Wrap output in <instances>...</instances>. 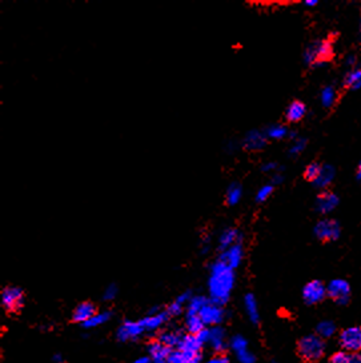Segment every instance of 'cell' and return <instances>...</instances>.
I'll return each mask as SVG.
<instances>
[{"label": "cell", "instance_id": "obj_1", "mask_svg": "<svg viewBox=\"0 0 361 363\" xmlns=\"http://www.w3.org/2000/svg\"><path fill=\"white\" fill-rule=\"evenodd\" d=\"M235 286V270L217 258L210 269L208 277V293L211 301L215 303L225 304L229 299Z\"/></svg>", "mask_w": 361, "mask_h": 363}, {"label": "cell", "instance_id": "obj_2", "mask_svg": "<svg viewBox=\"0 0 361 363\" xmlns=\"http://www.w3.org/2000/svg\"><path fill=\"white\" fill-rule=\"evenodd\" d=\"M297 354L305 363H317L325 355V342L319 335H305L297 342Z\"/></svg>", "mask_w": 361, "mask_h": 363}, {"label": "cell", "instance_id": "obj_3", "mask_svg": "<svg viewBox=\"0 0 361 363\" xmlns=\"http://www.w3.org/2000/svg\"><path fill=\"white\" fill-rule=\"evenodd\" d=\"M339 38L337 34H329L327 38L319 42V44L312 45L306 51V62L310 64H321V63L332 62L334 59V42Z\"/></svg>", "mask_w": 361, "mask_h": 363}, {"label": "cell", "instance_id": "obj_4", "mask_svg": "<svg viewBox=\"0 0 361 363\" xmlns=\"http://www.w3.org/2000/svg\"><path fill=\"white\" fill-rule=\"evenodd\" d=\"M339 343L348 354H358L361 351V327L352 326L340 332Z\"/></svg>", "mask_w": 361, "mask_h": 363}, {"label": "cell", "instance_id": "obj_5", "mask_svg": "<svg viewBox=\"0 0 361 363\" xmlns=\"http://www.w3.org/2000/svg\"><path fill=\"white\" fill-rule=\"evenodd\" d=\"M0 302L7 311L14 312L20 310L24 303V294L20 287L16 286H7L4 287L0 295Z\"/></svg>", "mask_w": 361, "mask_h": 363}, {"label": "cell", "instance_id": "obj_6", "mask_svg": "<svg viewBox=\"0 0 361 363\" xmlns=\"http://www.w3.org/2000/svg\"><path fill=\"white\" fill-rule=\"evenodd\" d=\"M340 225L337 223L334 219H324L317 223L316 228H315V234H316L317 239L320 240L323 245L325 243H330L336 240L340 235Z\"/></svg>", "mask_w": 361, "mask_h": 363}, {"label": "cell", "instance_id": "obj_7", "mask_svg": "<svg viewBox=\"0 0 361 363\" xmlns=\"http://www.w3.org/2000/svg\"><path fill=\"white\" fill-rule=\"evenodd\" d=\"M199 317L201 318L204 325L214 327V326H219L224 321L225 312L223 310V306L208 299V302L204 304V307L200 310Z\"/></svg>", "mask_w": 361, "mask_h": 363}, {"label": "cell", "instance_id": "obj_8", "mask_svg": "<svg viewBox=\"0 0 361 363\" xmlns=\"http://www.w3.org/2000/svg\"><path fill=\"white\" fill-rule=\"evenodd\" d=\"M328 297L327 286L321 280L313 279L304 286L303 299L306 304H317Z\"/></svg>", "mask_w": 361, "mask_h": 363}, {"label": "cell", "instance_id": "obj_9", "mask_svg": "<svg viewBox=\"0 0 361 363\" xmlns=\"http://www.w3.org/2000/svg\"><path fill=\"white\" fill-rule=\"evenodd\" d=\"M145 331L144 326L141 325V322H124L123 325L119 327L117 330V339L120 342H130V341H136L138 338H140Z\"/></svg>", "mask_w": 361, "mask_h": 363}, {"label": "cell", "instance_id": "obj_10", "mask_svg": "<svg viewBox=\"0 0 361 363\" xmlns=\"http://www.w3.org/2000/svg\"><path fill=\"white\" fill-rule=\"evenodd\" d=\"M203 346L204 345L201 343V341L197 338V335L189 334V335L183 336L182 342H180L177 350H180L188 360H195V359H199L200 350H201V347Z\"/></svg>", "mask_w": 361, "mask_h": 363}, {"label": "cell", "instance_id": "obj_11", "mask_svg": "<svg viewBox=\"0 0 361 363\" xmlns=\"http://www.w3.org/2000/svg\"><path fill=\"white\" fill-rule=\"evenodd\" d=\"M219 259L223 260L225 264L236 270L239 266L241 264L243 259H244V247H243V242L235 243L234 246H230L229 249H227L225 251L220 254Z\"/></svg>", "mask_w": 361, "mask_h": 363}, {"label": "cell", "instance_id": "obj_12", "mask_svg": "<svg viewBox=\"0 0 361 363\" xmlns=\"http://www.w3.org/2000/svg\"><path fill=\"white\" fill-rule=\"evenodd\" d=\"M328 297L334 302H343L347 301L349 295H351V287L349 284L343 279L332 280L329 286L327 287Z\"/></svg>", "mask_w": 361, "mask_h": 363}, {"label": "cell", "instance_id": "obj_13", "mask_svg": "<svg viewBox=\"0 0 361 363\" xmlns=\"http://www.w3.org/2000/svg\"><path fill=\"white\" fill-rule=\"evenodd\" d=\"M168 312L167 311H159V308L155 307L145 318L141 319V325L144 326L145 331H156L164 325L165 322L168 321Z\"/></svg>", "mask_w": 361, "mask_h": 363}, {"label": "cell", "instance_id": "obj_14", "mask_svg": "<svg viewBox=\"0 0 361 363\" xmlns=\"http://www.w3.org/2000/svg\"><path fill=\"white\" fill-rule=\"evenodd\" d=\"M306 115V106L301 101H293L288 104L286 112H284V119L288 125H295L303 120Z\"/></svg>", "mask_w": 361, "mask_h": 363}, {"label": "cell", "instance_id": "obj_15", "mask_svg": "<svg viewBox=\"0 0 361 363\" xmlns=\"http://www.w3.org/2000/svg\"><path fill=\"white\" fill-rule=\"evenodd\" d=\"M243 235L236 227H225L223 231L220 232L219 239H217V246L221 253L229 249L230 246H234L235 243L240 242Z\"/></svg>", "mask_w": 361, "mask_h": 363}, {"label": "cell", "instance_id": "obj_16", "mask_svg": "<svg viewBox=\"0 0 361 363\" xmlns=\"http://www.w3.org/2000/svg\"><path fill=\"white\" fill-rule=\"evenodd\" d=\"M96 306L91 302H83V303L78 304L72 312V319L73 322L82 323L84 325L86 322L90 321L93 315L96 314Z\"/></svg>", "mask_w": 361, "mask_h": 363}, {"label": "cell", "instance_id": "obj_17", "mask_svg": "<svg viewBox=\"0 0 361 363\" xmlns=\"http://www.w3.org/2000/svg\"><path fill=\"white\" fill-rule=\"evenodd\" d=\"M241 146L248 151H257L265 146V136L260 131L251 130L244 135L241 140Z\"/></svg>", "mask_w": 361, "mask_h": 363}, {"label": "cell", "instance_id": "obj_18", "mask_svg": "<svg viewBox=\"0 0 361 363\" xmlns=\"http://www.w3.org/2000/svg\"><path fill=\"white\" fill-rule=\"evenodd\" d=\"M208 345H210L216 353H223L224 350L227 349V336H225L224 329H221L220 326H214L212 329H210Z\"/></svg>", "mask_w": 361, "mask_h": 363}, {"label": "cell", "instance_id": "obj_19", "mask_svg": "<svg viewBox=\"0 0 361 363\" xmlns=\"http://www.w3.org/2000/svg\"><path fill=\"white\" fill-rule=\"evenodd\" d=\"M148 353H149V356L153 360V363H167L169 354H171V349L164 346L160 341H156V342H152L149 345Z\"/></svg>", "mask_w": 361, "mask_h": 363}, {"label": "cell", "instance_id": "obj_20", "mask_svg": "<svg viewBox=\"0 0 361 363\" xmlns=\"http://www.w3.org/2000/svg\"><path fill=\"white\" fill-rule=\"evenodd\" d=\"M243 197V187L239 182H232L228 184L227 190H225V203L228 206H236L239 202L241 201Z\"/></svg>", "mask_w": 361, "mask_h": 363}, {"label": "cell", "instance_id": "obj_21", "mask_svg": "<svg viewBox=\"0 0 361 363\" xmlns=\"http://www.w3.org/2000/svg\"><path fill=\"white\" fill-rule=\"evenodd\" d=\"M321 174H323V166L319 162H312L304 170L303 178L310 183H315L320 179Z\"/></svg>", "mask_w": 361, "mask_h": 363}, {"label": "cell", "instance_id": "obj_22", "mask_svg": "<svg viewBox=\"0 0 361 363\" xmlns=\"http://www.w3.org/2000/svg\"><path fill=\"white\" fill-rule=\"evenodd\" d=\"M183 336L180 335L179 332L176 331H164L160 334L159 341L167 346L168 349H173V347H179L180 342H182Z\"/></svg>", "mask_w": 361, "mask_h": 363}, {"label": "cell", "instance_id": "obj_23", "mask_svg": "<svg viewBox=\"0 0 361 363\" xmlns=\"http://www.w3.org/2000/svg\"><path fill=\"white\" fill-rule=\"evenodd\" d=\"M244 308L247 315L249 317L252 322H257L259 321V307H257V302H256V298L252 294H247L244 297Z\"/></svg>", "mask_w": 361, "mask_h": 363}, {"label": "cell", "instance_id": "obj_24", "mask_svg": "<svg viewBox=\"0 0 361 363\" xmlns=\"http://www.w3.org/2000/svg\"><path fill=\"white\" fill-rule=\"evenodd\" d=\"M330 199H332V201H333V199H337L336 195H334L333 192H330V191H324V192H321V194L317 197L319 210H320V211L327 212L336 206L337 202H330Z\"/></svg>", "mask_w": 361, "mask_h": 363}, {"label": "cell", "instance_id": "obj_25", "mask_svg": "<svg viewBox=\"0 0 361 363\" xmlns=\"http://www.w3.org/2000/svg\"><path fill=\"white\" fill-rule=\"evenodd\" d=\"M186 327L187 330L189 331V334H193V335H196V334H199L201 330L205 329V325L203 323V321H201V318H200L199 315H189L187 314L186 317Z\"/></svg>", "mask_w": 361, "mask_h": 363}, {"label": "cell", "instance_id": "obj_26", "mask_svg": "<svg viewBox=\"0 0 361 363\" xmlns=\"http://www.w3.org/2000/svg\"><path fill=\"white\" fill-rule=\"evenodd\" d=\"M111 317H112V314H111L110 311L96 312L90 321L86 322L83 326H84L86 329H96V327H99V326L107 323V322L111 319Z\"/></svg>", "mask_w": 361, "mask_h": 363}, {"label": "cell", "instance_id": "obj_27", "mask_svg": "<svg viewBox=\"0 0 361 363\" xmlns=\"http://www.w3.org/2000/svg\"><path fill=\"white\" fill-rule=\"evenodd\" d=\"M208 302V299L204 297H192V299L187 304V314L199 315L200 310L204 307V304Z\"/></svg>", "mask_w": 361, "mask_h": 363}, {"label": "cell", "instance_id": "obj_28", "mask_svg": "<svg viewBox=\"0 0 361 363\" xmlns=\"http://www.w3.org/2000/svg\"><path fill=\"white\" fill-rule=\"evenodd\" d=\"M229 347L234 350L236 354L241 353V351H244V350H248L247 339L243 335H235L234 338H230Z\"/></svg>", "mask_w": 361, "mask_h": 363}, {"label": "cell", "instance_id": "obj_29", "mask_svg": "<svg viewBox=\"0 0 361 363\" xmlns=\"http://www.w3.org/2000/svg\"><path fill=\"white\" fill-rule=\"evenodd\" d=\"M117 293H119V288H117L116 284L115 283L108 284L103 293V299L104 301H114L115 298L117 297Z\"/></svg>", "mask_w": 361, "mask_h": 363}, {"label": "cell", "instance_id": "obj_30", "mask_svg": "<svg viewBox=\"0 0 361 363\" xmlns=\"http://www.w3.org/2000/svg\"><path fill=\"white\" fill-rule=\"evenodd\" d=\"M187 362H188V359H187L186 356H184V354H183L180 350L171 351V354H169L168 356V360H167V363H187Z\"/></svg>", "mask_w": 361, "mask_h": 363}, {"label": "cell", "instance_id": "obj_31", "mask_svg": "<svg viewBox=\"0 0 361 363\" xmlns=\"http://www.w3.org/2000/svg\"><path fill=\"white\" fill-rule=\"evenodd\" d=\"M183 308H184V306L182 303H179L177 301H173L172 303L169 304L168 308H167V312H168L169 317H177V315L183 312Z\"/></svg>", "mask_w": 361, "mask_h": 363}, {"label": "cell", "instance_id": "obj_32", "mask_svg": "<svg viewBox=\"0 0 361 363\" xmlns=\"http://www.w3.org/2000/svg\"><path fill=\"white\" fill-rule=\"evenodd\" d=\"M271 192H272L271 186H263L262 188L257 191V194H256V202H259V203L265 202L267 199H268L269 195H271Z\"/></svg>", "mask_w": 361, "mask_h": 363}, {"label": "cell", "instance_id": "obj_33", "mask_svg": "<svg viewBox=\"0 0 361 363\" xmlns=\"http://www.w3.org/2000/svg\"><path fill=\"white\" fill-rule=\"evenodd\" d=\"M236 356H238V359L240 363H254V355L249 351V350H244V351H241V353L236 354Z\"/></svg>", "mask_w": 361, "mask_h": 363}, {"label": "cell", "instance_id": "obj_34", "mask_svg": "<svg viewBox=\"0 0 361 363\" xmlns=\"http://www.w3.org/2000/svg\"><path fill=\"white\" fill-rule=\"evenodd\" d=\"M348 355L349 354L345 353V351H339V353L332 354L329 358V363H347Z\"/></svg>", "mask_w": 361, "mask_h": 363}, {"label": "cell", "instance_id": "obj_35", "mask_svg": "<svg viewBox=\"0 0 361 363\" xmlns=\"http://www.w3.org/2000/svg\"><path fill=\"white\" fill-rule=\"evenodd\" d=\"M286 134V127L284 126H275V127L269 128L268 135L269 138H281Z\"/></svg>", "mask_w": 361, "mask_h": 363}, {"label": "cell", "instance_id": "obj_36", "mask_svg": "<svg viewBox=\"0 0 361 363\" xmlns=\"http://www.w3.org/2000/svg\"><path fill=\"white\" fill-rule=\"evenodd\" d=\"M192 293L191 291H184V293H182V294L179 295V297L176 298V301L179 302V303H182L183 306H187V304L189 303V301L192 299Z\"/></svg>", "mask_w": 361, "mask_h": 363}, {"label": "cell", "instance_id": "obj_37", "mask_svg": "<svg viewBox=\"0 0 361 363\" xmlns=\"http://www.w3.org/2000/svg\"><path fill=\"white\" fill-rule=\"evenodd\" d=\"M347 363H361V354H349Z\"/></svg>", "mask_w": 361, "mask_h": 363}, {"label": "cell", "instance_id": "obj_38", "mask_svg": "<svg viewBox=\"0 0 361 363\" xmlns=\"http://www.w3.org/2000/svg\"><path fill=\"white\" fill-rule=\"evenodd\" d=\"M227 362L228 360L225 356L217 355V356H214V358H211V359H208L205 363H227Z\"/></svg>", "mask_w": 361, "mask_h": 363}, {"label": "cell", "instance_id": "obj_39", "mask_svg": "<svg viewBox=\"0 0 361 363\" xmlns=\"http://www.w3.org/2000/svg\"><path fill=\"white\" fill-rule=\"evenodd\" d=\"M134 363H151V358L149 356H139L138 359H135Z\"/></svg>", "mask_w": 361, "mask_h": 363}, {"label": "cell", "instance_id": "obj_40", "mask_svg": "<svg viewBox=\"0 0 361 363\" xmlns=\"http://www.w3.org/2000/svg\"><path fill=\"white\" fill-rule=\"evenodd\" d=\"M52 362L54 363H63V356L60 354H56V355L52 356Z\"/></svg>", "mask_w": 361, "mask_h": 363}, {"label": "cell", "instance_id": "obj_41", "mask_svg": "<svg viewBox=\"0 0 361 363\" xmlns=\"http://www.w3.org/2000/svg\"><path fill=\"white\" fill-rule=\"evenodd\" d=\"M187 363H200V362H199V359H195V360H188Z\"/></svg>", "mask_w": 361, "mask_h": 363}]
</instances>
